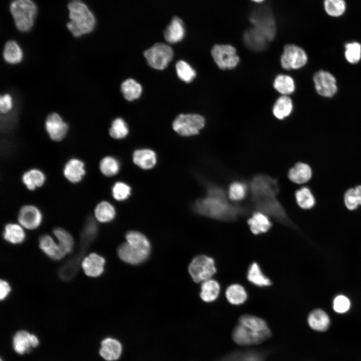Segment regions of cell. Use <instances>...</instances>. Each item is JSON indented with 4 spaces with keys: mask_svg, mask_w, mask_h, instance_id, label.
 Instances as JSON below:
<instances>
[{
    "mask_svg": "<svg viewBox=\"0 0 361 361\" xmlns=\"http://www.w3.org/2000/svg\"><path fill=\"white\" fill-rule=\"evenodd\" d=\"M249 188L252 201L258 211L281 223H288L285 210L277 199L279 188L276 179L265 174H257L251 180Z\"/></svg>",
    "mask_w": 361,
    "mask_h": 361,
    "instance_id": "6da1fadb",
    "label": "cell"
},
{
    "mask_svg": "<svg viewBox=\"0 0 361 361\" xmlns=\"http://www.w3.org/2000/svg\"><path fill=\"white\" fill-rule=\"evenodd\" d=\"M194 209L200 215L224 221L235 220L243 212L240 207L230 204L224 191L216 186L208 188L206 196L196 202Z\"/></svg>",
    "mask_w": 361,
    "mask_h": 361,
    "instance_id": "7a4b0ae2",
    "label": "cell"
},
{
    "mask_svg": "<svg viewBox=\"0 0 361 361\" xmlns=\"http://www.w3.org/2000/svg\"><path fill=\"white\" fill-rule=\"evenodd\" d=\"M271 334V330L264 320L252 315L244 314L239 318L233 331L232 338L238 344L249 346L263 342Z\"/></svg>",
    "mask_w": 361,
    "mask_h": 361,
    "instance_id": "3957f363",
    "label": "cell"
},
{
    "mask_svg": "<svg viewBox=\"0 0 361 361\" xmlns=\"http://www.w3.org/2000/svg\"><path fill=\"white\" fill-rule=\"evenodd\" d=\"M125 239L126 242L118 249L120 259L132 265L139 264L145 261L151 250L150 243L147 237L139 232L131 231L126 234Z\"/></svg>",
    "mask_w": 361,
    "mask_h": 361,
    "instance_id": "277c9868",
    "label": "cell"
},
{
    "mask_svg": "<svg viewBox=\"0 0 361 361\" xmlns=\"http://www.w3.org/2000/svg\"><path fill=\"white\" fill-rule=\"evenodd\" d=\"M70 21L67 26L74 37H80L91 32L95 19L87 6L79 0H73L68 6Z\"/></svg>",
    "mask_w": 361,
    "mask_h": 361,
    "instance_id": "5b68a950",
    "label": "cell"
},
{
    "mask_svg": "<svg viewBox=\"0 0 361 361\" xmlns=\"http://www.w3.org/2000/svg\"><path fill=\"white\" fill-rule=\"evenodd\" d=\"M10 11L18 30L31 29L37 13L36 6L32 1L15 0L11 5Z\"/></svg>",
    "mask_w": 361,
    "mask_h": 361,
    "instance_id": "8992f818",
    "label": "cell"
},
{
    "mask_svg": "<svg viewBox=\"0 0 361 361\" xmlns=\"http://www.w3.org/2000/svg\"><path fill=\"white\" fill-rule=\"evenodd\" d=\"M253 27L263 34L268 41H272L276 34V26L273 14L265 6L257 7L250 16Z\"/></svg>",
    "mask_w": 361,
    "mask_h": 361,
    "instance_id": "52a82bcc",
    "label": "cell"
},
{
    "mask_svg": "<svg viewBox=\"0 0 361 361\" xmlns=\"http://www.w3.org/2000/svg\"><path fill=\"white\" fill-rule=\"evenodd\" d=\"M188 270L193 281L196 283L212 278L217 272L214 260L204 255L195 257L190 263Z\"/></svg>",
    "mask_w": 361,
    "mask_h": 361,
    "instance_id": "ba28073f",
    "label": "cell"
},
{
    "mask_svg": "<svg viewBox=\"0 0 361 361\" xmlns=\"http://www.w3.org/2000/svg\"><path fill=\"white\" fill-rule=\"evenodd\" d=\"M205 124V118L199 114H181L174 119L172 127L180 135L190 136L198 134Z\"/></svg>",
    "mask_w": 361,
    "mask_h": 361,
    "instance_id": "9c48e42d",
    "label": "cell"
},
{
    "mask_svg": "<svg viewBox=\"0 0 361 361\" xmlns=\"http://www.w3.org/2000/svg\"><path fill=\"white\" fill-rule=\"evenodd\" d=\"M148 64L157 70L164 69L173 56L171 48L163 43H156L144 52Z\"/></svg>",
    "mask_w": 361,
    "mask_h": 361,
    "instance_id": "30bf717a",
    "label": "cell"
},
{
    "mask_svg": "<svg viewBox=\"0 0 361 361\" xmlns=\"http://www.w3.org/2000/svg\"><path fill=\"white\" fill-rule=\"evenodd\" d=\"M211 54L217 66L222 70L233 69L240 62L236 48L231 45L216 44L212 48Z\"/></svg>",
    "mask_w": 361,
    "mask_h": 361,
    "instance_id": "8fae6325",
    "label": "cell"
},
{
    "mask_svg": "<svg viewBox=\"0 0 361 361\" xmlns=\"http://www.w3.org/2000/svg\"><path fill=\"white\" fill-rule=\"evenodd\" d=\"M305 52L300 47L294 44L286 45L280 58L282 67L285 70L298 69L307 63Z\"/></svg>",
    "mask_w": 361,
    "mask_h": 361,
    "instance_id": "7c38bea8",
    "label": "cell"
},
{
    "mask_svg": "<svg viewBox=\"0 0 361 361\" xmlns=\"http://www.w3.org/2000/svg\"><path fill=\"white\" fill-rule=\"evenodd\" d=\"M313 81L317 92L326 97L333 96L336 92V80L330 73L319 70L313 76Z\"/></svg>",
    "mask_w": 361,
    "mask_h": 361,
    "instance_id": "4fadbf2b",
    "label": "cell"
},
{
    "mask_svg": "<svg viewBox=\"0 0 361 361\" xmlns=\"http://www.w3.org/2000/svg\"><path fill=\"white\" fill-rule=\"evenodd\" d=\"M45 127L50 138L56 141L64 138L68 129L67 124L56 113H52L47 117Z\"/></svg>",
    "mask_w": 361,
    "mask_h": 361,
    "instance_id": "5bb4252c",
    "label": "cell"
},
{
    "mask_svg": "<svg viewBox=\"0 0 361 361\" xmlns=\"http://www.w3.org/2000/svg\"><path fill=\"white\" fill-rule=\"evenodd\" d=\"M18 220L22 226L28 229H35L38 227L42 220L40 210L33 205L23 207L18 215Z\"/></svg>",
    "mask_w": 361,
    "mask_h": 361,
    "instance_id": "9a60e30c",
    "label": "cell"
},
{
    "mask_svg": "<svg viewBox=\"0 0 361 361\" xmlns=\"http://www.w3.org/2000/svg\"><path fill=\"white\" fill-rule=\"evenodd\" d=\"M243 39L246 46L255 52L264 50L269 42L266 37L254 27L247 29L244 33Z\"/></svg>",
    "mask_w": 361,
    "mask_h": 361,
    "instance_id": "2e32d148",
    "label": "cell"
},
{
    "mask_svg": "<svg viewBox=\"0 0 361 361\" xmlns=\"http://www.w3.org/2000/svg\"><path fill=\"white\" fill-rule=\"evenodd\" d=\"M105 259L96 253H91L84 258L82 267L85 273L90 277H98L104 271Z\"/></svg>",
    "mask_w": 361,
    "mask_h": 361,
    "instance_id": "e0dca14e",
    "label": "cell"
},
{
    "mask_svg": "<svg viewBox=\"0 0 361 361\" xmlns=\"http://www.w3.org/2000/svg\"><path fill=\"white\" fill-rule=\"evenodd\" d=\"M185 33L183 21L178 17H174L164 30V37L167 42L174 44L182 41Z\"/></svg>",
    "mask_w": 361,
    "mask_h": 361,
    "instance_id": "ac0fdd59",
    "label": "cell"
},
{
    "mask_svg": "<svg viewBox=\"0 0 361 361\" xmlns=\"http://www.w3.org/2000/svg\"><path fill=\"white\" fill-rule=\"evenodd\" d=\"M122 352L120 342L116 339L108 337L101 342L99 353L101 357L107 361L118 359Z\"/></svg>",
    "mask_w": 361,
    "mask_h": 361,
    "instance_id": "d6986e66",
    "label": "cell"
},
{
    "mask_svg": "<svg viewBox=\"0 0 361 361\" xmlns=\"http://www.w3.org/2000/svg\"><path fill=\"white\" fill-rule=\"evenodd\" d=\"M247 222L251 231L255 235L266 233L272 225L268 216L259 211L254 212Z\"/></svg>",
    "mask_w": 361,
    "mask_h": 361,
    "instance_id": "ffe728a7",
    "label": "cell"
},
{
    "mask_svg": "<svg viewBox=\"0 0 361 361\" xmlns=\"http://www.w3.org/2000/svg\"><path fill=\"white\" fill-rule=\"evenodd\" d=\"M63 172L66 178L70 182L78 183L85 174L84 164L78 159H71L65 164Z\"/></svg>",
    "mask_w": 361,
    "mask_h": 361,
    "instance_id": "44dd1931",
    "label": "cell"
},
{
    "mask_svg": "<svg viewBox=\"0 0 361 361\" xmlns=\"http://www.w3.org/2000/svg\"><path fill=\"white\" fill-rule=\"evenodd\" d=\"M133 162L144 169L152 168L156 163V155L154 151L148 148L138 149L133 153Z\"/></svg>",
    "mask_w": 361,
    "mask_h": 361,
    "instance_id": "7402d4cb",
    "label": "cell"
},
{
    "mask_svg": "<svg viewBox=\"0 0 361 361\" xmlns=\"http://www.w3.org/2000/svg\"><path fill=\"white\" fill-rule=\"evenodd\" d=\"M312 174V172L310 166L305 163L299 162L289 169L288 176L293 183L303 184L310 179Z\"/></svg>",
    "mask_w": 361,
    "mask_h": 361,
    "instance_id": "603a6c76",
    "label": "cell"
},
{
    "mask_svg": "<svg viewBox=\"0 0 361 361\" xmlns=\"http://www.w3.org/2000/svg\"><path fill=\"white\" fill-rule=\"evenodd\" d=\"M39 246L43 252L53 260H60L66 255L59 244H57L49 235H45L40 237Z\"/></svg>",
    "mask_w": 361,
    "mask_h": 361,
    "instance_id": "cb8c5ba5",
    "label": "cell"
},
{
    "mask_svg": "<svg viewBox=\"0 0 361 361\" xmlns=\"http://www.w3.org/2000/svg\"><path fill=\"white\" fill-rule=\"evenodd\" d=\"M247 278L250 282L258 287H267L272 284L270 279L263 273L259 265L255 262L249 266Z\"/></svg>",
    "mask_w": 361,
    "mask_h": 361,
    "instance_id": "d4e9b609",
    "label": "cell"
},
{
    "mask_svg": "<svg viewBox=\"0 0 361 361\" xmlns=\"http://www.w3.org/2000/svg\"><path fill=\"white\" fill-rule=\"evenodd\" d=\"M308 323L312 329L318 331H324L328 328L330 319L325 311L318 309L312 311L309 314Z\"/></svg>",
    "mask_w": 361,
    "mask_h": 361,
    "instance_id": "484cf974",
    "label": "cell"
},
{
    "mask_svg": "<svg viewBox=\"0 0 361 361\" xmlns=\"http://www.w3.org/2000/svg\"><path fill=\"white\" fill-rule=\"evenodd\" d=\"M219 282L212 278L202 282L201 287L200 297L205 302H211L216 300L220 292Z\"/></svg>",
    "mask_w": 361,
    "mask_h": 361,
    "instance_id": "4316f807",
    "label": "cell"
},
{
    "mask_svg": "<svg viewBox=\"0 0 361 361\" xmlns=\"http://www.w3.org/2000/svg\"><path fill=\"white\" fill-rule=\"evenodd\" d=\"M293 103L291 99L286 95H282L275 101L272 111L274 116L279 120H283L291 113Z\"/></svg>",
    "mask_w": 361,
    "mask_h": 361,
    "instance_id": "83f0119b",
    "label": "cell"
},
{
    "mask_svg": "<svg viewBox=\"0 0 361 361\" xmlns=\"http://www.w3.org/2000/svg\"><path fill=\"white\" fill-rule=\"evenodd\" d=\"M227 300L233 305H240L247 300L248 295L245 288L241 285L233 284L229 286L225 292Z\"/></svg>",
    "mask_w": 361,
    "mask_h": 361,
    "instance_id": "f1b7e54d",
    "label": "cell"
},
{
    "mask_svg": "<svg viewBox=\"0 0 361 361\" xmlns=\"http://www.w3.org/2000/svg\"><path fill=\"white\" fill-rule=\"evenodd\" d=\"M31 335L28 331L21 330L17 332L14 336L13 344L14 350L20 354L28 352L31 349Z\"/></svg>",
    "mask_w": 361,
    "mask_h": 361,
    "instance_id": "f546056e",
    "label": "cell"
},
{
    "mask_svg": "<svg viewBox=\"0 0 361 361\" xmlns=\"http://www.w3.org/2000/svg\"><path fill=\"white\" fill-rule=\"evenodd\" d=\"M274 89L282 95L288 96L292 94L295 89L293 78L287 75L279 74L274 80Z\"/></svg>",
    "mask_w": 361,
    "mask_h": 361,
    "instance_id": "4dcf8cb0",
    "label": "cell"
},
{
    "mask_svg": "<svg viewBox=\"0 0 361 361\" xmlns=\"http://www.w3.org/2000/svg\"><path fill=\"white\" fill-rule=\"evenodd\" d=\"M22 180L29 190H34L44 184L45 175L43 172L38 169H32L24 173Z\"/></svg>",
    "mask_w": 361,
    "mask_h": 361,
    "instance_id": "1f68e13d",
    "label": "cell"
},
{
    "mask_svg": "<svg viewBox=\"0 0 361 361\" xmlns=\"http://www.w3.org/2000/svg\"><path fill=\"white\" fill-rule=\"evenodd\" d=\"M3 236L8 242L17 244L24 241L25 233L20 225L11 223L5 226Z\"/></svg>",
    "mask_w": 361,
    "mask_h": 361,
    "instance_id": "d6a6232c",
    "label": "cell"
},
{
    "mask_svg": "<svg viewBox=\"0 0 361 361\" xmlns=\"http://www.w3.org/2000/svg\"><path fill=\"white\" fill-rule=\"evenodd\" d=\"M95 217L100 222L107 223L115 217L116 211L114 207L107 201L99 203L95 209Z\"/></svg>",
    "mask_w": 361,
    "mask_h": 361,
    "instance_id": "836d02e7",
    "label": "cell"
},
{
    "mask_svg": "<svg viewBox=\"0 0 361 361\" xmlns=\"http://www.w3.org/2000/svg\"><path fill=\"white\" fill-rule=\"evenodd\" d=\"M121 91L125 99L133 101L139 97L142 92V87L134 80L128 79L121 84Z\"/></svg>",
    "mask_w": 361,
    "mask_h": 361,
    "instance_id": "e575fe53",
    "label": "cell"
},
{
    "mask_svg": "<svg viewBox=\"0 0 361 361\" xmlns=\"http://www.w3.org/2000/svg\"><path fill=\"white\" fill-rule=\"evenodd\" d=\"M4 58L10 64L20 62L23 58V52L18 44L14 41H9L5 45Z\"/></svg>",
    "mask_w": 361,
    "mask_h": 361,
    "instance_id": "d590c367",
    "label": "cell"
},
{
    "mask_svg": "<svg viewBox=\"0 0 361 361\" xmlns=\"http://www.w3.org/2000/svg\"><path fill=\"white\" fill-rule=\"evenodd\" d=\"M297 205L303 209H311L315 204V198L310 189L304 187L295 194Z\"/></svg>",
    "mask_w": 361,
    "mask_h": 361,
    "instance_id": "8d00e7d4",
    "label": "cell"
},
{
    "mask_svg": "<svg viewBox=\"0 0 361 361\" xmlns=\"http://www.w3.org/2000/svg\"><path fill=\"white\" fill-rule=\"evenodd\" d=\"M53 233L57 238L58 244L65 255L70 252L73 248L74 240L71 235L64 229L55 228Z\"/></svg>",
    "mask_w": 361,
    "mask_h": 361,
    "instance_id": "74e56055",
    "label": "cell"
},
{
    "mask_svg": "<svg viewBox=\"0 0 361 361\" xmlns=\"http://www.w3.org/2000/svg\"><path fill=\"white\" fill-rule=\"evenodd\" d=\"M100 169L101 172L106 176H114L119 171V162L113 156L104 157L100 162Z\"/></svg>",
    "mask_w": 361,
    "mask_h": 361,
    "instance_id": "f35d334b",
    "label": "cell"
},
{
    "mask_svg": "<svg viewBox=\"0 0 361 361\" xmlns=\"http://www.w3.org/2000/svg\"><path fill=\"white\" fill-rule=\"evenodd\" d=\"M175 67L179 78L186 83L192 82L196 76L195 70L184 61L177 62Z\"/></svg>",
    "mask_w": 361,
    "mask_h": 361,
    "instance_id": "ab89813d",
    "label": "cell"
},
{
    "mask_svg": "<svg viewBox=\"0 0 361 361\" xmlns=\"http://www.w3.org/2000/svg\"><path fill=\"white\" fill-rule=\"evenodd\" d=\"M247 190V186L244 183L239 181L234 182L229 187L228 197L233 201H241L245 198Z\"/></svg>",
    "mask_w": 361,
    "mask_h": 361,
    "instance_id": "60d3db41",
    "label": "cell"
},
{
    "mask_svg": "<svg viewBox=\"0 0 361 361\" xmlns=\"http://www.w3.org/2000/svg\"><path fill=\"white\" fill-rule=\"evenodd\" d=\"M128 133V128L125 122L121 118H117L112 123L109 129L110 135L115 139H122Z\"/></svg>",
    "mask_w": 361,
    "mask_h": 361,
    "instance_id": "b9f144b4",
    "label": "cell"
},
{
    "mask_svg": "<svg viewBox=\"0 0 361 361\" xmlns=\"http://www.w3.org/2000/svg\"><path fill=\"white\" fill-rule=\"evenodd\" d=\"M324 5L326 12L332 17L342 15L346 8L344 0H325Z\"/></svg>",
    "mask_w": 361,
    "mask_h": 361,
    "instance_id": "7bdbcfd3",
    "label": "cell"
},
{
    "mask_svg": "<svg viewBox=\"0 0 361 361\" xmlns=\"http://www.w3.org/2000/svg\"><path fill=\"white\" fill-rule=\"evenodd\" d=\"M345 56L348 62L354 64L361 58V45L357 42L347 43L345 46Z\"/></svg>",
    "mask_w": 361,
    "mask_h": 361,
    "instance_id": "ee69618b",
    "label": "cell"
},
{
    "mask_svg": "<svg viewBox=\"0 0 361 361\" xmlns=\"http://www.w3.org/2000/svg\"><path fill=\"white\" fill-rule=\"evenodd\" d=\"M113 198L119 201L126 200L131 194V188L126 184L117 182L115 183L112 189Z\"/></svg>",
    "mask_w": 361,
    "mask_h": 361,
    "instance_id": "f6af8a7d",
    "label": "cell"
},
{
    "mask_svg": "<svg viewBox=\"0 0 361 361\" xmlns=\"http://www.w3.org/2000/svg\"><path fill=\"white\" fill-rule=\"evenodd\" d=\"M350 306V300L344 295H338L334 299L333 308L337 313H345L349 310Z\"/></svg>",
    "mask_w": 361,
    "mask_h": 361,
    "instance_id": "bcb514c9",
    "label": "cell"
},
{
    "mask_svg": "<svg viewBox=\"0 0 361 361\" xmlns=\"http://www.w3.org/2000/svg\"><path fill=\"white\" fill-rule=\"evenodd\" d=\"M344 202L346 208L350 211L355 210L359 206L354 188L349 189L345 193Z\"/></svg>",
    "mask_w": 361,
    "mask_h": 361,
    "instance_id": "7dc6e473",
    "label": "cell"
},
{
    "mask_svg": "<svg viewBox=\"0 0 361 361\" xmlns=\"http://www.w3.org/2000/svg\"><path fill=\"white\" fill-rule=\"evenodd\" d=\"M13 102L9 94L2 95L0 98V111L2 113L8 112L12 108Z\"/></svg>",
    "mask_w": 361,
    "mask_h": 361,
    "instance_id": "c3c4849f",
    "label": "cell"
},
{
    "mask_svg": "<svg viewBox=\"0 0 361 361\" xmlns=\"http://www.w3.org/2000/svg\"><path fill=\"white\" fill-rule=\"evenodd\" d=\"M11 288L8 282L1 280L0 283V298L1 300L5 299L9 294Z\"/></svg>",
    "mask_w": 361,
    "mask_h": 361,
    "instance_id": "681fc988",
    "label": "cell"
},
{
    "mask_svg": "<svg viewBox=\"0 0 361 361\" xmlns=\"http://www.w3.org/2000/svg\"><path fill=\"white\" fill-rule=\"evenodd\" d=\"M355 192L357 198L359 205L361 206V185H359L354 188Z\"/></svg>",
    "mask_w": 361,
    "mask_h": 361,
    "instance_id": "f907efd6",
    "label": "cell"
},
{
    "mask_svg": "<svg viewBox=\"0 0 361 361\" xmlns=\"http://www.w3.org/2000/svg\"><path fill=\"white\" fill-rule=\"evenodd\" d=\"M31 342L32 347H36L39 344V339L38 337L34 334L31 335Z\"/></svg>",
    "mask_w": 361,
    "mask_h": 361,
    "instance_id": "816d5d0a",
    "label": "cell"
},
{
    "mask_svg": "<svg viewBox=\"0 0 361 361\" xmlns=\"http://www.w3.org/2000/svg\"><path fill=\"white\" fill-rule=\"evenodd\" d=\"M253 2H254L255 3H261L263 2L264 0H251Z\"/></svg>",
    "mask_w": 361,
    "mask_h": 361,
    "instance_id": "f5cc1de1",
    "label": "cell"
},
{
    "mask_svg": "<svg viewBox=\"0 0 361 361\" xmlns=\"http://www.w3.org/2000/svg\"><path fill=\"white\" fill-rule=\"evenodd\" d=\"M1 361H3V360L2 359H1Z\"/></svg>",
    "mask_w": 361,
    "mask_h": 361,
    "instance_id": "db71d44e",
    "label": "cell"
}]
</instances>
